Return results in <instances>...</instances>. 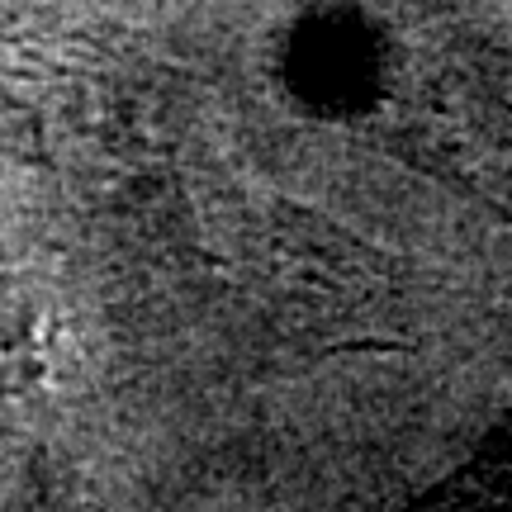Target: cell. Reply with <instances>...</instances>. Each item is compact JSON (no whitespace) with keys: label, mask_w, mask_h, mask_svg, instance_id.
Returning a JSON list of instances; mask_svg holds the SVG:
<instances>
[{"label":"cell","mask_w":512,"mask_h":512,"mask_svg":"<svg viewBox=\"0 0 512 512\" xmlns=\"http://www.w3.org/2000/svg\"><path fill=\"white\" fill-rule=\"evenodd\" d=\"M0 91L72 176H138L171 133V72L124 38H0Z\"/></svg>","instance_id":"1"},{"label":"cell","mask_w":512,"mask_h":512,"mask_svg":"<svg viewBox=\"0 0 512 512\" xmlns=\"http://www.w3.org/2000/svg\"><path fill=\"white\" fill-rule=\"evenodd\" d=\"M62 375L57 304L34 285L0 280V408H34Z\"/></svg>","instance_id":"2"}]
</instances>
